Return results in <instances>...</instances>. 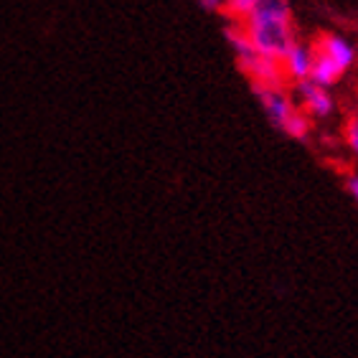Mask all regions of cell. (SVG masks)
<instances>
[{"label": "cell", "mask_w": 358, "mask_h": 358, "mask_svg": "<svg viewBox=\"0 0 358 358\" xmlns=\"http://www.w3.org/2000/svg\"><path fill=\"white\" fill-rule=\"evenodd\" d=\"M297 96H300L305 115H313V117H331L333 110H336V99H333L331 90L315 84L313 79L297 82Z\"/></svg>", "instance_id": "3957f363"}, {"label": "cell", "mask_w": 358, "mask_h": 358, "mask_svg": "<svg viewBox=\"0 0 358 358\" xmlns=\"http://www.w3.org/2000/svg\"><path fill=\"white\" fill-rule=\"evenodd\" d=\"M345 188H348V193H351L353 201L358 203V173H351V176H348V180H345Z\"/></svg>", "instance_id": "30bf717a"}, {"label": "cell", "mask_w": 358, "mask_h": 358, "mask_svg": "<svg viewBox=\"0 0 358 358\" xmlns=\"http://www.w3.org/2000/svg\"><path fill=\"white\" fill-rule=\"evenodd\" d=\"M348 69H343L341 64L336 62V59H331L328 54H323V51H317V48H313V69H310V79L315 84H320V87H328L331 90L333 84L341 79V76L345 74Z\"/></svg>", "instance_id": "8992f818"}, {"label": "cell", "mask_w": 358, "mask_h": 358, "mask_svg": "<svg viewBox=\"0 0 358 358\" xmlns=\"http://www.w3.org/2000/svg\"><path fill=\"white\" fill-rule=\"evenodd\" d=\"M345 145H348V150H351L358 160V115H353V117L345 122Z\"/></svg>", "instance_id": "ba28073f"}, {"label": "cell", "mask_w": 358, "mask_h": 358, "mask_svg": "<svg viewBox=\"0 0 358 358\" xmlns=\"http://www.w3.org/2000/svg\"><path fill=\"white\" fill-rule=\"evenodd\" d=\"M282 74L292 82H303V79H310L313 69V46H305V43H292L287 48V54L282 56Z\"/></svg>", "instance_id": "277c9868"}, {"label": "cell", "mask_w": 358, "mask_h": 358, "mask_svg": "<svg viewBox=\"0 0 358 358\" xmlns=\"http://www.w3.org/2000/svg\"><path fill=\"white\" fill-rule=\"evenodd\" d=\"M199 6L203 10H208V13H219V10L227 8V0H199Z\"/></svg>", "instance_id": "9c48e42d"}, {"label": "cell", "mask_w": 358, "mask_h": 358, "mask_svg": "<svg viewBox=\"0 0 358 358\" xmlns=\"http://www.w3.org/2000/svg\"><path fill=\"white\" fill-rule=\"evenodd\" d=\"M257 99L262 104L264 115L269 117V122L275 124L277 130L285 132L292 140H305L310 132V122L292 96L282 90V87H262V84H252Z\"/></svg>", "instance_id": "7a4b0ae2"}, {"label": "cell", "mask_w": 358, "mask_h": 358, "mask_svg": "<svg viewBox=\"0 0 358 358\" xmlns=\"http://www.w3.org/2000/svg\"><path fill=\"white\" fill-rule=\"evenodd\" d=\"M259 6V0H227V8H224V13L231 18V21H244L255 8Z\"/></svg>", "instance_id": "52a82bcc"}, {"label": "cell", "mask_w": 358, "mask_h": 358, "mask_svg": "<svg viewBox=\"0 0 358 358\" xmlns=\"http://www.w3.org/2000/svg\"><path fill=\"white\" fill-rule=\"evenodd\" d=\"M257 54L272 62H282L287 48L295 43V28L287 0H259V6L241 21Z\"/></svg>", "instance_id": "6da1fadb"}, {"label": "cell", "mask_w": 358, "mask_h": 358, "mask_svg": "<svg viewBox=\"0 0 358 358\" xmlns=\"http://www.w3.org/2000/svg\"><path fill=\"white\" fill-rule=\"evenodd\" d=\"M313 48H317V51L328 54L331 59H336L343 69H351L353 62H356V48L345 41L343 36H336V34L317 36V41H315V46H313Z\"/></svg>", "instance_id": "5b68a950"}]
</instances>
